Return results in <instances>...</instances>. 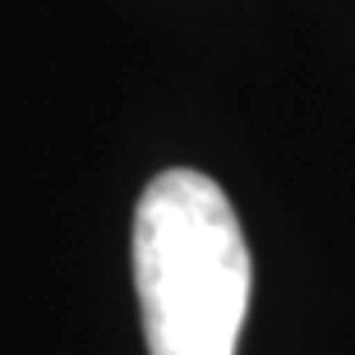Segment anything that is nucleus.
I'll return each instance as SVG.
<instances>
[{"label": "nucleus", "instance_id": "obj_1", "mask_svg": "<svg viewBox=\"0 0 355 355\" xmlns=\"http://www.w3.org/2000/svg\"><path fill=\"white\" fill-rule=\"evenodd\" d=\"M250 245L203 171H162L134 208V286L148 355H236L250 309Z\"/></svg>", "mask_w": 355, "mask_h": 355}]
</instances>
